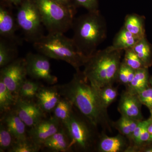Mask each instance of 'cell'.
<instances>
[{
  "mask_svg": "<svg viewBox=\"0 0 152 152\" xmlns=\"http://www.w3.org/2000/svg\"><path fill=\"white\" fill-rule=\"evenodd\" d=\"M18 96L14 94L0 80V111L1 114L13 108L18 100Z\"/></svg>",
  "mask_w": 152,
  "mask_h": 152,
  "instance_id": "cb8c5ba5",
  "label": "cell"
},
{
  "mask_svg": "<svg viewBox=\"0 0 152 152\" xmlns=\"http://www.w3.org/2000/svg\"><path fill=\"white\" fill-rule=\"evenodd\" d=\"M74 105L70 101L65 98H61L53 110L54 116L61 124H64L73 113Z\"/></svg>",
  "mask_w": 152,
  "mask_h": 152,
  "instance_id": "d4e9b609",
  "label": "cell"
},
{
  "mask_svg": "<svg viewBox=\"0 0 152 152\" xmlns=\"http://www.w3.org/2000/svg\"><path fill=\"white\" fill-rule=\"evenodd\" d=\"M48 33L64 34L72 28L76 12L54 0H34Z\"/></svg>",
  "mask_w": 152,
  "mask_h": 152,
  "instance_id": "5b68a950",
  "label": "cell"
},
{
  "mask_svg": "<svg viewBox=\"0 0 152 152\" xmlns=\"http://www.w3.org/2000/svg\"><path fill=\"white\" fill-rule=\"evenodd\" d=\"M130 145L129 140L120 133L110 137L103 131L99 136L95 150L99 152H126Z\"/></svg>",
  "mask_w": 152,
  "mask_h": 152,
  "instance_id": "4fadbf2b",
  "label": "cell"
},
{
  "mask_svg": "<svg viewBox=\"0 0 152 152\" xmlns=\"http://www.w3.org/2000/svg\"><path fill=\"white\" fill-rule=\"evenodd\" d=\"M16 140L7 127L2 123L0 124V152L9 151Z\"/></svg>",
  "mask_w": 152,
  "mask_h": 152,
  "instance_id": "f1b7e54d",
  "label": "cell"
},
{
  "mask_svg": "<svg viewBox=\"0 0 152 152\" xmlns=\"http://www.w3.org/2000/svg\"><path fill=\"white\" fill-rule=\"evenodd\" d=\"M1 123L4 124L17 140L28 137L26 125L13 109L2 114Z\"/></svg>",
  "mask_w": 152,
  "mask_h": 152,
  "instance_id": "2e32d148",
  "label": "cell"
},
{
  "mask_svg": "<svg viewBox=\"0 0 152 152\" xmlns=\"http://www.w3.org/2000/svg\"><path fill=\"white\" fill-rule=\"evenodd\" d=\"M135 71L122 61L117 74L116 82L124 85L126 88L132 80Z\"/></svg>",
  "mask_w": 152,
  "mask_h": 152,
  "instance_id": "83f0119b",
  "label": "cell"
},
{
  "mask_svg": "<svg viewBox=\"0 0 152 152\" xmlns=\"http://www.w3.org/2000/svg\"><path fill=\"white\" fill-rule=\"evenodd\" d=\"M149 110H150V112H151V118L152 119V107H151L149 109Z\"/></svg>",
  "mask_w": 152,
  "mask_h": 152,
  "instance_id": "74e56055",
  "label": "cell"
},
{
  "mask_svg": "<svg viewBox=\"0 0 152 152\" xmlns=\"http://www.w3.org/2000/svg\"><path fill=\"white\" fill-rule=\"evenodd\" d=\"M76 7H82L86 9L88 12L99 10L98 0H72Z\"/></svg>",
  "mask_w": 152,
  "mask_h": 152,
  "instance_id": "d6a6232c",
  "label": "cell"
},
{
  "mask_svg": "<svg viewBox=\"0 0 152 152\" xmlns=\"http://www.w3.org/2000/svg\"><path fill=\"white\" fill-rule=\"evenodd\" d=\"M16 20L18 27L28 42H34L44 36V25L34 0H24L18 7Z\"/></svg>",
  "mask_w": 152,
  "mask_h": 152,
  "instance_id": "52a82bcc",
  "label": "cell"
},
{
  "mask_svg": "<svg viewBox=\"0 0 152 152\" xmlns=\"http://www.w3.org/2000/svg\"><path fill=\"white\" fill-rule=\"evenodd\" d=\"M142 105L137 95L133 94L126 90L121 94L118 110L121 116L141 121L143 119Z\"/></svg>",
  "mask_w": 152,
  "mask_h": 152,
  "instance_id": "7c38bea8",
  "label": "cell"
},
{
  "mask_svg": "<svg viewBox=\"0 0 152 152\" xmlns=\"http://www.w3.org/2000/svg\"><path fill=\"white\" fill-rule=\"evenodd\" d=\"M28 76L44 81L50 85L58 83V78L52 74L48 57L42 54L28 53L25 57Z\"/></svg>",
  "mask_w": 152,
  "mask_h": 152,
  "instance_id": "ba28073f",
  "label": "cell"
},
{
  "mask_svg": "<svg viewBox=\"0 0 152 152\" xmlns=\"http://www.w3.org/2000/svg\"><path fill=\"white\" fill-rule=\"evenodd\" d=\"M138 98L142 104L150 109L152 107V87H148L139 93Z\"/></svg>",
  "mask_w": 152,
  "mask_h": 152,
  "instance_id": "1f68e13d",
  "label": "cell"
},
{
  "mask_svg": "<svg viewBox=\"0 0 152 152\" xmlns=\"http://www.w3.org/2000/svg\"><path fill=\"white\" fill-rule=\"evenodd\" d=\"M27 126L32 127L43 120L45 112L37 103L18 98L13 108Z\"/></svg>",
  "mask_w": 152,
  "mask_h": 152,
  "instance_id": "30bf717a",
  "label": "cell"
},
{
  "mask_svg": "<svg viewBox=\"0 0 152 152\" xmlns=\"http://www.w3.org/2000/svg\"><path fill=\"white\" fill-rule=\"evenodd\" d=\"M148 124V119L144 121V125L143 127L142 130L140 139H139L138 143L136 146L130 147H137L141 145L144 144L152 142V139L151 137V134L149 133L147 129V126Z\"/></svg>",
  "mask_w": 152,
  "mask_h": 152,
  "instance_id": "836d02e7",
  "label": "cell"
},
{
  "mask_svg": "<svg viewBox=\"0 0 152 152\" xmlns=\"http://www.w3.org/2000/svg\"><path fill=\"white\" fill-rule=\"evenodd\" d=\"M41 85L39 82L26 79L22 84L18 94V98L32 100L35 98Z\"/></svg>",
  "mask_w": 152,
  "mask_h": 152,
  "instance_id": "484cf974",
  "label": "cell"
},
{
  "mask_svg": "<svg viewBox=\"0 0 152 152\" xmlns=\"http://www.w3.org/2000/svg\"><path fill=\"white\" fill-rule=\"evenodd\" d=\"M56 86L51 87H41L38 91L35 99L37 103L45 113L53 111L61 99Z\"/></svg>",
  "mask_w": 152,
  "mask_h": 152,
  "instance_id": "9a60e30c",
  "label": "cell"
},
{
  "mask_svg": "<svg viewBox=\"0 0 152 152\" xmlns=\"http://www.w3.org/2000/svg\"><path fill=\"white\" fill-rule=\"evenodd\" d=\"M27 75L25 58H18L7 65L1 68L0 80L17 96Z\"/></svg>",
  "mask_w": 152,
  "mask_h": 152,
  "instance_id": "9c48e42d",
  "label": "cell"
},
{
  "mask_svg": "<svg viewBox=\"0 0 152 152\" xmlns=\"http://www.w3.org/2000/svg\"><path fill=\"white\" fill-rule=\"evenodd\" d=\"M69 136L72 148L82 151H88L96 147L100 134L96 133L95 126L86 118L77 115L74 113L63 124Z\"/></svg>",
  "mask_w": 152,
  "mask_h": 152,
  "instance_id": "8992f818",
  "label": "cell"
},
{
  "mask_svg": "<svg viewBox=\"0 0 152 152\" xmlns=\"http://www.w3.org/2000/svg\"><path fill=\"white\" fill-rule=\"evenodd\" d=\"M124 51L110 46L89 57L83 73L93 87L99 88L115 83Z\"/></svg>",
  "mask_w": 152,
  "mask_h": 152,
  "instance_id": "3957f363",
  "label": "cell"
},
{
  "mask_svg": "<svg viewBox=\"0 0 152 152\" xmlns=\"http://www.w3.org/2000/svg\"><path fill=\"white\" fill-rule=\"evenodd\" d=\"M72 38L81 53L90 57L96 51L98 46L107 37L105 20L99 11L88 12L75 18Z\"/></svg>",
  "mask_w": 152,
  "mask_h": 152,
  "instance_id": "7a4b0ae2",
  "label": "cell"
},
{
  "mask_svg": "<svg viewBox=\"0 0 152 152\" xmlns=\"http://www.w3.org/2000/svg\"><path fill=\"white\" fill-rule=\"evenodd\" d=\"M139 40L123 26L115 36L110 46L114 50L124 51L132 48Z\"/></svg>",
  "mask_w": 152,
  "mask_h": 152,
  "instance_id": "d6986e66",
  "label": "cell"
},
{
  "mask_svg": "<svg viewBox=\"0 0 152 152\" xmlns=\"http://www.w3.org/2000/svg\"><path fill=\"white\" fill-rule=\"evenodd\" d=\"M56 86L61 96L71 101L85 118L97 127L112 132L113 121L109 118L107 110L99 102L96 90L91 85L83 72L76 71L68 83Z\"/></svg>",
  "mask_w": 152,
  "mask_h": 152,
  "instance_id": "6da1fadb",
  "label": "cell"
},
{
  "mask_svg": "<svg viewBox=\"0 0 152 152\" xmlns=\"http://www.w3.org/2000/svg\"><path fill=\"white\" fill-rule=\"evenodd\" d=\"M24 0H1V4L12 8L13 7H19Z\"/></svg>",
  "mask_w": 152,
  "mask_h": 152,
  "instance_id": "d590c367",
  "label": "cell"
},
{
  "mask_svg": "<svg viewBox=\"0 0 152 152\" xmlns=\"http://www.w3.org/2000/svg\"><path fill=\"white\" fill-rule=\"evenodd\" d=\"M17 44L1 38L0 40V67L2 68L18 58Z\"/></svg>",
  "mask_w": 152,
  "mask_h": 152,
  "instance_id": "44dd1931",
  "label": "cell"
},
{
  "mask_svg": "<svg viewBox=\"0 0 152 152\" xmlns=\"http://www.w3.org/2000/svg\"><path fill=\"white\" fill-rule=\"evenodd\" d=\"M124 53L122 61L129 67L135 71L146 68L132 48L125 50Z\"/></svg>",
  "mask_w": 152,
  "mask_h": 152,
  "instance_id": "f546056e",
  "label": "cell"
},
{
  "mask_svg": "<svg viewBox=\"0 0 152 152\" xmlns=\"http://www.w3.org/2000/svg\"><path fill=\"white\" fill-rule=\"evenodd\" d=\"M61 124L54 116L48 119L42 120L31 128L28 132L29 137L35 143L42 148L44 142L59 130Z\"/></svg>",
  "mask_w": 152,
  "mask_h": 152,
  "instance_id": "8fae6325",
  "label": "cell"
},
{
  "mask_svg": "<svg viewBox=\"0 0 152 152\" xmlns=\"http://www.w3.org/2000/svg\"><path fill=\"white\" fill-rule=\"evenodd\" d=\"M10 7L1 4L0 6V36L1 38L19 44L20 40L16 35L18 28Z\"/></svg>",
  "mask_w": 152,
  "mask_h": 152,
  "instance_id": "5bb4252c",
  "label": "cell"
},
{
  "mask_svg": "<svg viewBox=\"0 0 152 152\" xmlns=\"http://www.w3.org/2000/svg\"><path fill=\"white\" fill-rule=\"evenodd\" d=\"M98 100L102 107L107 110L108 107L115 101L118 96V88L113 85L95 88Z\"/></svg>",
  "mask_w": 152,
  "mask_h": 152,
  "instance_id": "603a6c76",
  "label": "cell"
},
{
  "mask_svg": "<svg viewBox=\"0 0 152 152\" xmlns=\"http://www.w3.org/2000/svg\"><path fill=\"white\" fill-rule=\"evenodd\" d=\"M145 18L136 14H128L125 17L124 26L139 39L145 37Z\"/></svg>",
  "mask_w": 152,
  "mask_h": 152,
  "instance_id": "ac0fdd59",
  "label": "cell"
},
{
  "mask_svg": "<svg viewBox=\"0 0 152 152\" xmlns=\"http://www.w3.org/2000/svg\"><path fill=\"white\" fill-rule=\"evenodd\" d=\"M113 127L118 131L119 132L127 138L131 143L132 134L128 122V118L121 116L116 121L113 122Z\"/></svg>",
  "mask_w": 152,
  "mask_h": 152,
  "instance_id": "4dcf8cb0",
  "label": "cell"
},
{
  "mask_svg": "<svg viewBox=\"0 0 152 152\" xmlns=\"http://www.w3.org/2000/svg\"><path fill=\"white\" fill-rule=\"evenodd\" d=\"M67 8L76 12V7L74 5L72 0H54Z\"/></svg>",
  "mask_w": 152,
  "mask_h": 152,
  "instance_id": "e575fe53",
  "label": "cell"
},
{
  "mask_svg": "<svg viewBox=\"0 0 152 152\" xmlns=\"http://www.w3.org/2000/svg\"><path fill=\"white\" fill-rule=\"evenodd\" d=\"M42 147L52 152H64L70 151L72 142L66 128H60L59 130L45 141Z\"/></svg>",
  "mask_w": 152,
  "mask_h": 152,
  "instance_id": "e0dca14e",
  "label": "cell"
},
{
  "mask_svg": "<svg viewBox=\"0 0 152 152\" xmlns=\"http://www.w3.org/2000/svg\"><path fill=\"white\" fill-rule=\"evenodd\" d=\"M41 148V147L35 143L28 137L23 140H16L8 152H37L39 151Z\"/></svg>",
  "mask_w": 152,
  "mask_h": 152,
  "instance_id": "4316f807",
  "label": "cell"
},
{
  "mask_svg": "<svg viewBox=\"0 0 152 152\" xmlns=\"http://www.w3.org/2000/svg\"><path fill=\"white\" fill-rule=\"evenodd\" d=\"M148 68L137 70L132 80L126 88V91L133 94H137L146 88L149 87Z\"/></svg>",
  "mask_w": 152,
  "mask_h": 152,
  "instance_id": "ffe728a7",
  "label": "cell"
},
{
  "mask_svg": "<svg viewBox=\"0 0 152 152\" xmlns=\"http://www.w3.org/2000/svg\"><path fill=\"white\" fill-rule=\"evenodd\" d=\"M33 45L40 53L50 58L65 61L76 71L84 66L89 57L81 53L72 39L63 33H48L33 43Z\"/></svg>",
  "mask_w": 152,
  "mask_h": 152,
  "instance_id": "277c9868",
  "label": "cell"
},
{
  "mask_svg": "<svg viewBox=\"0 0 152 152\" xmlns=\"http://www.w3.org/2000/svg\"><path fill=\"white\" fill-rule=\"evenodd\" d=\"M132 49L145 67L148 68L152 65V45L146 37L139 40Z\"/></svg>",
  "mask_w": 152,
  "mask_h": 152,
  "instance_id": "7402d4cb",
  "label": "cell"
},
{
  "mask_svg": "<svg viewBox=\"0 0 152 152\" xmlns=\"http://www.w3.org/2000/svg\"><path fill=\"white\" fill-rule=\"evenodd\" d=\"M149 83L150 85L152 87V77H151L149 79Z\"/></svg>",
  "mask_w": 152,
  "mask_h": 152,
  "instance_id": "8d00e7d4",
  "label": "cell"
}]
</instances>
